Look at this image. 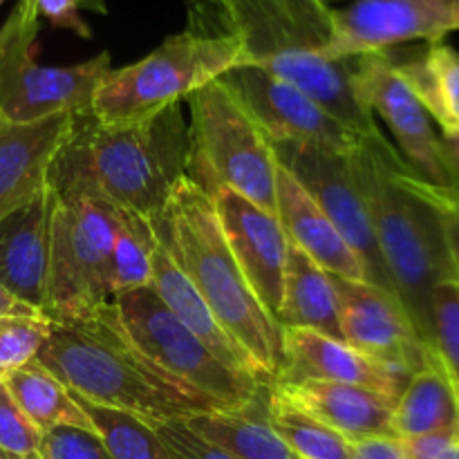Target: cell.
Wrapping results in <instances>:
<instances>
[{"instance_id":"1","label":"cell","mask_w":459,"mask_h":459,"mask_svg":"<svg viewBox=\"0 0 459 459\" xmlns=\"http://www.w3.org/2000/svg\"><path fill=\"white\" fill-rule=\"evenodd\" d=\"M188 30L240 43L247 65L296 85L357 130H379L350 92L352 58L339 61L327 0H188Z\"/></svg>"},{"instance_id":"2","label":"cell","mask_w":459,"mask_h":459,"mask_svg":"<svg viewBox=\"0 0 459 459\" xmlns=\"http://www.w3.org/2000/svg\"><path fill=\"white\" fill-rule=\"evenodd\" d=\"M354 178L366 197L377 245L394 296L430 354L433 294L457 281L430 182L415 173L381 130L361 137L350 152Z\"/></svg>"},{"instance_id":"3","label":"cell","mask_w":459,"mask_h":459,"mask_svg":"<svg viewBox=\"0 0 459 459\" xmlns=\"http://www.w3.org/2000/svg\"><path fill=\"white\" fill-rule=\"evenodd\" d=\"M186 160L182 103L119 126L99 124L90 110L74 115L49 169V186L56 193H90L155 222L186 178Z\"/></svg>"},{"instance_id":"4","label":"cell","mask_w":459,"mask_h":459,"mask_svg":"<svg viewBox=\"0 0 459 459\" xmlns=\"http://www.w3.org/2000/svg\"><path fill=\"white\" fill-rule=\"evenodd\" d=\"M36 361L76 397L143 421L188 420L227 411L161 370L130 339L112 303L90 316L52 323Z\"/></svg>"},{"instance_id":"5","label":"cell","mask_w":459,"mask_h":459,"mask_svg":"<svg viewBox=\"0 0 459 459\" xmlns=\"http://www.w3.org/2000/svg\"><path fill=\"white\" fill-rule=\"evenodd\" d=\"M155 231L224 330L273 384L282 363V330L233 258L213 200L184 178L155 220Z\"/></svg>"},{"instance_id":"6","label":"cell","mask_w":459,"mask_h":459,"mask_svg":"<svg viewBox=\"0 0 459 459\" xmlns=\"http://www.w3.org/2000/svg\"><path fill=\"white\" fill-rule=\"evenodd\" d=\"M186 178L213 197L229 188L276 215L278 161L258 121L222 79L186 99Z\"/></svg>"},{"instance_id":"7","label":"cell","mask_w":459,"mask_h":459,"mask_svg":"<svg viewBox=\"0 0 459 459\" xmlns=\"http://www.w3.org/2000/svg\"><path fill=\"white\" fill-rule=\"evenodd\" d=\"M242 65L247 58L238 40L186 27L161 40L148 56L119 70L112 67L94 94L92 115L103 126L146 119Z\"/></svg>"},{"instance_id":"8","label":"cell","mask_w":459,"mask_h":459,"mask_svg":"<svg viewBox=\"0 0 459 459\" xmlns=\"http://www.w3.org/2000/svg\"><path fill=\"white\" fill-rule=\"evenodd\" d=\"M39 22L34 0H18L0 25V121L34 124L90 112L99 85L112 70L110 52L76 65H40L36 61Z\"/></svg>"},{"instance_id":"9","label":"cell","mask_w":459,"mask_h":459,"mask_svg":"<svg viewBox=\"0 0 459 459\" xmlns=\"http://www.w3.org/2000/svg\"><path fill=\"white\" fill-rule=\"evenodd\" d=\"M56 193V191H54ZM117 206L90 193H56L45 316H90L112 303L110 258Z\"/></svg>"},{"instance_id":"10","label":"cell","mask_w":459,"mask_h":459,"mask_svg":"<svg viewBox=\"0 0 459 459\" xmlns=\"http://www.w3.org/2000/svg\"><path fill=\"white\" fill-rule=\"evenodd\" d=\"M130 339L169 375L184 381L227 411L249 408L269 390V384L224 366L151 287L112 300Z\"/></svg>"},{"instance_id":"11","label":"cell","mask_w":459,"mask_h":459,"mask_svg":"<svg viewBox=\"0 0 459 459\" xmlns=\"http://www.w3.org/2000/svg\"><path fill=\"white\" fill-rule=\"evenodd\" d=\"M350 92L368 115L388 126L402 157L420 178L453 188L433 121L388 52L352 58Z\"/></svg>"},{"instance_id":"12","label":"cell","mask_w":459,"mask_h":459,"mask_svg":"<svg viewBox=\"0 0 459 459\" xmlns=\"http://www.w3.org/2000/svg\"><path fill=\"white\" fill-rule=\"evenodd\" d=\"M272 148L278 164L290 170L296 182L318 202L345 242L361 258L368 281L394 296L393 282L377 245L366 197L354 178L350 155L316 146H300V143H272Z\"/></svg>"},{"instance_id":"13","label":"cell","mask_w":459,"mask_h":459,"mask_svg":"<svg viewBox=\"0 0 459 459\" xmlns=\"http://www.w3.org/2000/svg\"><path fill=\"white\" fill-rule=\"evenodd\" d=\"M222 83L240 99L272 143H300L334 152H350L363 134L332 115L325 106L296 85L255 65L227 72Z\"/></svg>"},{"instance_id":"14","label":"cell","mask_w":459,"mask_h":459,"mask_svg":"<svg viewBox=\"0 0 459 459\" xmlns=\"http://www.w3.org/2000/svg\"><path fill=\"white\" fill-rule=\"evenodd\" d=\"M339 299L341 339L384 368L406 388L411 377L435 361L399 300L372 282L332 276Z\"/></svg>"},{"instance_id":"15","label":"cell","mask_w":459,"mask_h":459,"mask_svg":"<svg viewBox=\"0 0 459 459\" xmlns=\"http://www.w3.org/2000/svg\"><path fill=\"white\" fill-rule=\"evenodd\" d=\"M457 30L453 0H350L334 9L332 54L350 61L411 40L439 43Z\"/></svg>"},{"instance_id":"16","label":"cell","mask_w":459,"mask_h":459,"mask_svg":"<svg viewBox=\"0 0 459 459\" xmlns=\"http://www.w3.org/2000/svg\"><path fill=\"white\" fill-rule=\"evenodd\" d=\"M211 200L233 258L240 264L260 303L276 318L290 251V240L282 231L281 220L229 188L218 191Z\"/></svg>"},{"instance_id":"17","label":"cell","mask_w":459,"mask_h":459,"mask_svg":"<svg viewBox=\"0 0 459 459\" xmlns=\"http://www.w3.org/2000/svg\"><path fill=\"white\" fill-rule=\"evenodd\" d=\"M56 193L43 188L34 200L0 220V285L45 316Z\"/></svg>"},{"instance_id":"18","label":"cell","mask_w":459,"mask_h":459,"mask_svg":"<svg viewBox=\"0 0 459 459\" xmlns=\"http://www.w3.org/2000/svg\"><path fill=\"white\" fill-rule=\"evenodd\" d=\"M72 124L74 115H56L34 124L0 121V220L49 186V169Z\"/></svg>"},{"instance_id":"19","label":"cell","mask_w":459,"mask_h":459,"mask_svg":"<svg viewBox=\"0 0 459 459\" xmlns=\"http://www.w3.org/2000/svg\"><path fill=\"white\" fill-rule=\"evenodd\" d=\"M296 381H341L366 385L388 394L394 402L403 390L384 368L350 348L345 341L305 327H282V363L273 384Z\"/></svg>"},{"instance_id":"20","label":"cell","mask_w":459,"mask_h":459,"mask_svg":"<svg viewBox=\"0 0 459 459\" xmlns=\"http://www.w3.org/2000/svg\"><path fill=\"white\" fill-rule=\"evenodd\" d=\"M276 218L287 240L325 269L330 276L354 282H370L361 258L345 242L318 202L296 182L290 170L278 164Z\"/></svg>"},{"instance_id":"21","label":"cell","mask_w":459,"mask_h":459,"mask_svg":"<svg viewBox=\"0 0 459 459\" xmlns=\"http://www.w3.org/2000/svg\"><path fill=\"white\" fill-rule=\"evenodd\" d=\"M272 385L282 397L307 411L350 442L397 437L393 430V411L397 402L379 390L341 381H296Z\"/></svg>"},{"instance_id":"22","label":"cell","mask_w":459,"mask_h":459,"mask_svg":"<svg viewBox=\"0 0 459 459\" xmlns=\"http://www.w3.org/2000/svg\"><path fill=\"white\" fill-rule=\"evenodd\" d=\"M151 290L160 296L161 303L173 312V316L178 321H182L224 366L272 385L269 377L255 366L254 359L242 350V345L215 318V314L211 312L206 300L193 287L186 273L179 269V264L175 263V258L170 255V251L166 249V245L160 238H157L155 263H152Z\"/></svg>"},{"instance_id":"23","label":"cell","mask_w":459,"mask_h":459,"mask_svg":"<svg viewBox=\"0 0 459 459\" xmlns=\"http://www.w3.org/2000/svg\"><path fill=\"white\" fill-rule=\"evenodd\" d=\"M276 323L282 327H305L321 334L341 339L339 299L334 281L309 255L290 242L287 251L282 300L276 312ZM343 341V339H341Z\"/></svg>"},{"instance_id":"24","label":"cell","mask_w":459,"mask_h":459,"mask_svg":"<svg viewBox=\"0 0 459 459\" xmlns=\"http://www.w3.org/2000/svg\"><path fill=\"white\" fill-rule=\"evenodd\" d=\"M272 388V385H269ZM267 393L242 411H218L188 417L186 426L238 459H299L269 426Z\"/></svg>"},{"instance_id":"25","label":"cell","mask_w":459,"mask_h":459,"mask_svg":"<svg viewBox=\"0 0 459 459\" xmlns=\"http://www.w3.org/2000/svg\"><path fill=\"white\" fill-rule=\"evenodd\" d=\"M459 426V397L437 361L411 377L393 411V430L399 439L421 437Z\"/></svg>"},{"instance_id":"26","label":"cell","mask_w":459,"mask_h":459,"mask_svg":"<svg viewBox=\"0 0 459 459\" xmlns=\"http://www.w3.org/2000/svg\"><path fill=\"white\" fill-rule=\"evenodd\" d=\"M399 72L417 94L430 121H437L442 134L459 133V52L453 45L429 43L421 56L397 61Z\"/></svg>"},{"instance_id":"27","label":"cell","mask_w":459,"mask_h":459,"mask_svg":"<svg viewBox=\"0 0 459 459\" xmlns=\"http://www.w3.org/2000/svg\"><path fill=\"white\" fill-rule=\"evenodd\" d=\"M3 388L40 433L61 426L92 429L85 412L76 403L74 394L39 361L27 363L13 375L4 377Z\"/></svg>"},{"instance_id":"28","label":"cell","mask_w":459,"mask_h":459,"mask_svg":"<svg viewBox=\"0 0 459 459\" xmlns=\"http://www.w3.org/2000/svg\"><path fill=\"white\" fill-rule=\"evenodd\" d=\"M269 426L299 459H350L352 442L282 397L273 385L264 406Z\"/></svg>"},{"instance_id":"29","label":"cell","mask_w":459,"mask_h":459,"mask_svg":"<svg viewBox=\"0 0 459 459\" xmlns=\"http://www.w3.org/2000/svg\"><path fill=\"white\" fill-rule=\"evenodd\" d=\"M157 251L155 222L130 211L117 209L115 245L110 258V296L151 287Z\"/></svg>"},{"instance_id":"30","label":"cell","mask_w":459,"mask_h":459,"mask_svg":"<svg viewBox=\"0 0 459 459\" xmlns=\"http://www.w3.org/2000/svg\"><path fill=\"white\" fill-rule=\"evenodd\" d=\"M74 399L112 459H173L148 421L115 408L97 406L76 394Z\"/></svg>"},{"instance_id":"31","label":"cell","mask_w":459,"mask_h":459,"mask_svg":"<svg viewBox=\"0 0 459 459\" xmlns=\"http://www.w3.org/2000/svg\"><path fill=\"white\" fill-rule=\"evenodd\" d=\"M430 350L459 397V281H446L435 290Z\"/></svg>"},{"instance_id":"32","label":"cell","mask_w":459,"mask_h":459,"mask_svg":"<svg viewBox=\"0 0 459 459\" xmlns=\"http://www.w3.org/2000/svg\"><path fill=\"white\" fill-rule=\"evenodd\" d=\"M52 332L43 314H12L0 318V379L36 361Z\"/></svg>"},{"instance_id":"33","label":"cell","mask_w":459,"mask_h":459,"mask_svg":"<svg viewBox=\"0 0 459 459\" xmlns=\"http://www.w3.org/2000/svg\"><path fill=\"white\" fill-rule=\"evenodd\" d=\"M43 433L16 406L7 390H0V453L7 459H40Z\"/></svg>"},{"instance_id":"34","label":"cell","mask_w":459,"mask_h":459,"mask_svg":"<svg viewBox=\"0 0 459 459\" xmlns=\"http://www.w3.org/2000/svg\"><path fill=\"white\" fill-rule=\"evenodd\" d=\"M40 459H112L94 429L61 426L43 433Z\"/></svg>"},{"instance_id":"35","label":"cell","mask_w":459,"mask_h":459,"mask_svg":"<svg viewBox=\"0 0 459 459\" xmlns=\"http://www.w3.org/2000/svg\"><path fill=\"white\" fill-rule=\"evenodd\" d=\"M155 429L157 437L164 442L166 451L173 459H238L218 444L209 442L195 430L188 429L184 420L170 421H148Z\"/></svg>"},{"instance_id":"36","label":"cell","mask_w":459,"mask_h":459,"mask_svg":"<svg viewBox=\"0 0 459 459\" xmlns=\"http://www.w3.org/2000/svg\"><path fill=\"white\" fill-rule=\"evenodd\" d=\"M402 442L408 459H459V426Z\"/></svg>"},{"instance_id":"37","label":"cell","mask_w":459,"mask_h":459,"mask_svg":"<svg viewBox=\"0 0 459 459\" xmlns=\"http://www.w3.org/2000/svg\"><path fill=\"white\" fill-rule=\"evenodd\" d=\"M39 16L56 30H67L81 39H92L88 21L81 16L79 0H34Z\"/></svg>"},{"instance_id":"38","label":"cell","mask_w":459,"mask_h":459,"mask_svg":"<svg viewBox=\"0 0 459 459\" xmlns=\"http://www.w3.org/2000/svg\"><path fill=\"white\" fill-rule=\"evenodd\" d=\"M430 195L437 204L439 218H442L444 236H446L448 255H451L453 269L459 281V193L453 188H442L430 184Z\"/></svg>"},{"instance_id":"39","label":"cell","mask_w":459,"mask_h":459,"mask_svg":"<svg viewBox=\"0 0 459 459\" xmlns=\"http://www.w3.org/2000/svg\"><path fill=\"white\" fill-rule=\"evenodd\" d=\"M350 459H408L399 437H370L352 442Z\"/></svg>"},{"instance_id":"40","label":"cell","mask_w":459,"mask_h":459,"mask_svg":"<svg viewBox=\"0 0 459 459\" xmlns=\"http://www.w3.org/2000/svg\"><path fill=\"white\" fill-rule=\"evenodd\" d=\"M439 146H442V157L444 164H446L448 178H451L453 191L459 193V133L442 134Z\"/></svg>"},{"instance_id":"41","label":"cell","mask_w":459,"mask_h":459,"mask_svg":"<svg viewBox=\"0 0 459 459\" xmlns=\"http://www.w3.org/2000/svg\"><path fill=\"white\" fill-rule=\"evenodd\" d=\"M12 314H39L31 307H27L25 303H21L18 299H13L3 285H0V318L12 316Z\"/></svg>"},{"instance_id":"42","label":"cell","mask_w":459,"mask_h":459,"mask_svg":"<svg viewBox=\"0 0 459 459\" xmlns=\"http://www.w3.org/2000/svg\"><path fill=\"white\" fill-rule=\"evenodd\" d=\"M81 9L85 12H94V13H108V3L106 0H79Z\"/></svg>"},{"instance_id":"43","label":"cell","mask_w":459,"mask_h":459,"mask_svg":"<svg viewBox=\"0 0 459 459\" xmlns=\"http://www.w3.org/2000/svg\"><path fill=\"white\" fill-rule=\"evenodd\" d=\"M453 9H455V18H457V27H459V0H453Z\"/></svg>"},{"instance_id":"44","label":"cell","mask_w":459,"mask_h":459,"mask_svg":"<svg viewBox=\"0 0 459 459\" xmlns=\"http://www.w3.org/2000/svg\"><path fill=\"white\" fill-rule=\"evenodd\" d=\"M0 390H3V379H0Z\"/></svg>"},{"instance_id":"45","label":"cell","mask_w":459,"mask_h":459,"mask_svg":"<svg viewBox=\"0 0 459 459\" xmlns=\"http://www.w3.org/2000/svg\"><path fill=\"white\" fill-rule=\"evenodd\" d=\"M0 459H7V457H4V455H3V453H0Z\"/></svg>"},{"instance_id":"46","label":"cell","mask_w":459,"mask_h":459,"mask_svg":"<svg viewBox=\"0 0 459 459\" xmlns=\"http://www.w3.org/2000/svg\"><path fill=\"white\" fill-rule=\"evenodd\" d=\"M4 3V0H0V4H3Z\"/></svg>"}]
</instances>
